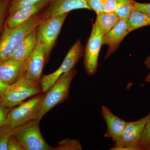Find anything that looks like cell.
<instances>
[{
    "instance_id": "22",
    "label": "cell",
    "mask_w": 150,
    "mask_h": 150,
    "mask_svg": "<svg viewBox=\"0 0 150 150\" xmlns=\"http://www.w3.org/2000/svg\"><path fill=\"white\" fill-rule=\"evenodd\" d=\"M11 0H0V37L5 27L6 19L9 15Z\"/></svg>"
},
{
    "instance_id": "18",
    "label": "cell",
    "mask_w": 150,
    "mask_h": 150,
    "mask_svg": "<svg viewBox=\"0 0 150 150\" xmlns=\"http://www.w3.org/2000/svg\"><path fill=\"white\" fill-rule=\"evenodd\" d=\"M150 25V15L134 9L128 19L129 33L135 30Z\"/></svg>"
},
{
    "instance_id": "1",
    "label": "cell",
    "mask_w": 150,
    "mask_h": 150,
    "mask_svg": "<svg viewBox=\"0 0 150 150\" xmlns=\"http://www.w3.org/2000/svg\"><path fill=\"white\" fill-rule=\"evenodd\" d=\"M77 74L74 68L62 75L54 85L45 93L33 120H40L53 108L68 99L73 79Z\"/></svg>"
},
{
    "instance_id": "27",
    "label": "cell",
    "mask_w": 150,
    "mask_h": 150,
    "mask_svg": "<svg viewBox=\"0 0 150 150\" xmlns=\"http://www.w3.org/2000/svg\"><path fill=\"white\" fill-rule=\"evenodd\" d=\"M12 108L0 104V128L6 123L8 114Z\"/></svg>"
},
{
    "instance_id": "10",
    "label": "cell",
    "mask_w": 150,
    "mask_h": 150,
    "mask_svg": "<svg viewBox=\"0 0 150 150\" xmlns=\"http://www.w3.org/2000/svg\"><path fill=\"white\" fill-rule=\"evenodd\" d=\"M46 62L45 47L42 43H37L32 54L25 61L23 76L28 79L40 82Z\"/></svg>"
},
{
    "instance_id": "12",
    "label": "cell",
    "mask_w": 150,
    "mask_h": 150,
    "mask_svg": "<svg viewBox=\"0 0 150 150\" xmlns=\"http://www.w3.org/2000/svg\"><path fill=\"white\" fill-rule=\"evenodd\" d=\"M25 61L8 58L0 62V81L7 86L16 82L24 75Z\"/></svg>"
},
{
    "instance_id": "23",
    "label": "cell",
    "mask_w": 150,
    "mask_h": 150,
    "mask_svg": "<svg viewBox=\"0 0 150 150\" xmlns=\"http://www.w3.org/2000/svg\"><path fill=\"white\" fill-rule=\"evenodd\" d=\"M11 129L7 124L0 128V150H8V142L12 135Z\"/></svg>"
},
{
    "instance_id": "29",
    "label": "cell",
    "mask_w": 150,
    "mask_h": 150,
    "mask_svg": "<svg viewBox=\"0 0 150 150\" xmlns=\"http://www.w3.org/2000/svg\"><path fill=\"white\" fill-rule=\"evenodd\" d=\"M134 8L150 15V3H141L136 1L134 4Z\"/></svg>"
},
{
    "instance_id": "3",
    "label": "cell",
    "mask_w": 150,
    "mask_h": 150,
    "mask_svg": "<svg viewBox=\"0 0 150 150\" xmlns=\"http://www.w3.org/2000/svg\"><path fill=\"white\" fill-rule=\"evenodd\" d=\"M43 93L40 82L23 76L16 82L8 86L0 97V104L6 107L17 106L27 98Z\"/></svg>"
},
{
    "instance_id": "28",
    "label": "cell",
    "mask_w": 150,
    "mask_h": 150,
    "mask_svg": "<svg viewBox=\"0 0 150 150\" xmlns=\"http://www.w3.org/2000/svg\"><path fill=\"white\" fill-rule=\"evenodd\" d=\"M8 150H23L17 140L11 135L8 142Z\"/></svg>"
},
{
    "instance_id": "11",
    "label": "cell",
    "mask_w": 150,
    "mask_h": 150,
    "mask_svg": "<svg viewBox=\"0 0 150 150\" xmlns=\"http://www.w3.org/2000/svg\"><path fill=\"white\" fill-rule=\"evenodd\" d=\"M78 9L90 10L87 0H50L48 5L43 11V19L69 13Z\"/></svg>"
},
{
    "instance_id": "30",
    "label": "cell",
    "mask_w": 150,
    "mask_h": 150,
    "mask_svg": "<svg viewBox=\"0 0 150 150\" xmlns=\"http://www.w3.org/2000/svg\"><path fill=\"white\" fill-rule=\"evenodd\" d=\"M8 86L6 85L0 81V97L2 95L4 92L6 90Z\"/></svg>"
},
{
    "instance_id": "16",
    "label": "cell",
    "mask_w": 150,
    "mask_h": 150,
    "mask_svg": "<svg viewBox=\"0 0 150 150\" xmlns=\"http://www.w3.org/2000/svg\"><path fill=\"white\" fill-rule=\"evenodd\" d=\"M36 34V28L22 40L7 59L26 61L37 44Z\"/></svg>"
},
{
    "instance_id": "17",
    "label": "cell",
    "mask_w": 150,
    "mask_h": 150,
    "mask_svg": "<svg viewBox=\"0 0 150 150\" xmlns=\"http://www.w3.org/2000/svg\"><path fill=\"white\" fill-rule=\"evenodd\" d=\"M120 20L115 12H104L97 15L95 23L104 35L110 31Z\"/></svg>"
},
{
    "instance_id": "21",
    "label": "cell",
    "mask_w": 150,
    "mask_h": 150,
    "mask_svg": "<svg viewBox=\"0 0 150 150\" xmlns=\"http://www.w3.org/2000/svg\"><path fill=\"white\" fill-rule=\"evenodd\" d=\"M43 0H11L9 15L14 13L20 9L35 4Z\"/></svg>"
},
{
    "instance_id": "26",
    "label": "cell",
    "mask_w": 150,
    "mask_h": 150,
    "mask_svg": "<svg viewBox=\"0 0 150 150\" xmlns=\"http://www.w3.org/2000/svg\"><path fill=\"white\" fill-rule=\"evenodd\" d=\"M118 0H103L104 12H115Z\"/></svg>"
},
{
    "instance_id": "14",
    "label": "cell",
    "mask_w": 150,
    "mask_h": 150,
    "mask_svg": "<svg viewBox=\"0 0 150 150\" xmlns=\"http://www.w3.org/2000/svg\"><path fill=\"white\" fill-rule=\"evenodd\" d=\"M129 33L128 19H120L110 31L103 35V44L108 46L104 60L118 50L122 40Z\"/></svg>"
},
{
    "instance_id": "24",
    "label": "cell",
    "mask_w": 150,
    "mask_h": 150,
    "mask_svg": "<svg viewBox=\"0 0 150 150\" xmlns=\"http://www.w3.org/2000/svg\"><path fill=\"white\" fill-rule=\"evenodd\" d=\"M150 144V112L148 114V117L144 129L142 134L141 142V149L145 150V148Z\"/></svg>"
},
{
    "instance_id": "31",
    "label": "cell",
    "mask_w": 150,
    "mask_h": 150,
    "mask_svg": "<svg viewBox=\"0 0 150 150\" xmlns=\"http://www.w3.org/2000/svg\"><path fill=\"white\" fill-rule=\"evenodd\" d=\"M144 63L147 67L148 69H150V55L146 58V60L144 62ZM148 76H150V72Z\"/></svg>"
},
{
    "instance_id": "4",
    "label": "cell",
    "mask_w": 150,
    "mask_h": 150,
    "mask_svg": "<svg viewBox=\"0 0 150 150\" xmlns=\"http://www.w3.org/2000/svg\"><path fill=\"white\" fill-rule=\"evenodd\" d=\"M40 120H32L12 128V135L19 142L23 150H52L41 134Z\"/></svg>"
},
{
    "instance_id": "15",
    "label": "cell",
    "mask_w": 150,
    "mask_h": 150,
    "mask_svg": "<svg viewBox=\"0 0 150 150\" xmlns=\"http://www.w3.org/2000/svg\"><path fill=\"white\" fill-rule=\"evenodd\" d=\"M101 114L107 126V132L105 134V138H110L116 142L121 138L127 124L126 121L113 114L107 107L103 105Z\"/></svg>"
},
{
    "instance_id": "2",
    "label": "cell",
    "mask_w": 150,
    "mask_h": 150,
    "mask_svg": "<svg viewBox=\"0 0 150 150\" xmlns=\"http://www.w3.org/2000/svg\"><path fill=\"white\" fill-rule=\"evenodd\" d=\"M43 11L17 27H4L0 37V62L7 59L22 40L37 28L43 19Z\"/></svg>"
},
{
    "instance_id": "7",
    "label": "cell",
    "mask_w": 150,
    "mask_h": 150,
    "mask_svg": "<svg viewBox=\"0 0 150 150\" xmlns=\"http://www.w3.org/2000/svg\"><path fill=\"white\" fill-rule=\"evenodd\" d=\"M148 115L138 121L127 122L121 138L111 150H142L141 142Z\"/></svg>"
},
{
    "instance_id": "20",
    "label": "cell",
    "mask_w": 150,
    "mask_h": 150,
    "mask_svg": "<svg viewBox=\"0 0 150 150\" xmlns=\"http://www.w3.org/2000/svg\"><path fill=\"white\" fill-rule=\"evenodd\" d=\"M80 142L75 139H66L59 142L56 147L52 148V150H81Z\"/></svg>"
},
{
    "instance_id": "6",
    "label": "cell",
    "mask_w": 150,
    "mask_h": 150,
    "mask_svg": "<svg viewBox=\"0 0 150 150\" xmlns=\"http://www.w3.org/2000/svg\"><path fill=\"white\" fill-rule=\"evenodd\" d=\"M84 50L81 39H78L70 48L59 69L54 72L42 76L40 84L43 93L48 91L62 75L74 68L79 59L83 56Z\"/></svg>"
},
{
    "instance_id": "32",
    "label": "cell",
    "mask_w": 150,
    "mask_h": 150,
    "mask_svg": "<svg viewBox=\"0 0 150 150\" xmlns=\"http://www.w3.org/2000/svg\"><path fill=\"white\" fill-rule=\"evenodd\" d=\"M146 81L147 82H150V76H147L146 79Z\"/></svg>"
},
{
    "instance_id": "19",
    "label": "cell",
    "mask_w": 150,
    "mask_h": 150,
    "mask_svg": "<svg viewBox=\"0 0 150 150\" xmlns=\"http://www.w3.org/2000/svg\"><path fill=\"white\" fill-rule=\"evenodd\" d=\"M134 0H118L115 13L120 19H128L134 8Z\"/></svg>"
},
{
    "instance_id": "13",
    "label": "cell",
    "mask_w": 150,
    "mask_h": 150,
    "mask_svg": "<svg viewBox=\"0 0 150 150\" xmlns=\"http://www.w3.org/2000/svg\"><path fill=\"white\" fill-rule=\"evenodd\" d=\"M49 1L43 0L20 9L14 13L8 15L6 19L5 27L13 28L21 25L46 8Z\"/></svg>"
},
{
    "instance_id": "5",
    "label": "cell",
    "mask_w": 150,
    "mask_h": 150,
    "mask_svg": "<svg viewBox=\"0 0 150 150\" xmlns=\"http://www.w3.org/2000/svg\"><path fill=\"white\" fill-rule=\"evenodd\" d=\"M69 14L43 19L38 25L36 34L37 42L42 43L45 47L46 62L49 59Z\"/></svg>"
},
{
    "instance_id": "8",
    "label": "cell",
    "mask_w": 150,
    "mask_h": 150,
    "mask_svg": "<svg viewBox=\"0 0 150 150\" xmlns=\"http://www.w3.org/2000/svg\"><path fill=\"white\" fill-rule=\"evenodd\" d=\"M103 36L95 23L86 44L83 52V65L87 74L90 76L96 74L98 67V56L103 44Z\"/></svg>"
},
{
    "instance_id": "33",
    "label": "cell",
    "mask_w": 150,
    "mask_h": 150,
    "mask_svg": "<svg viewBox=\"0 0 150 150\" xmlns=\"http://www.w3.org/2000/svg\"><path fill=\"white\" fill-rule=\"evenodd\" d=\"M145 150H150V144L145 147Z\"/></svg>"
},
{
    "instance_id": "9",
    "label": "cell",
    "mask_w": 150,
    "mask_h": 150,
    "mask_svg": "<svg viewBox=\"0 0 150 150\" xmlns=\"http://www.w3.org/2000/svg\"><path fill=\"white\" fill-rule=\"evenodd\" d=\"M44 94L38 95L31 99L12 108L8 112L6 124L13 128L33 120L40 106Z\"/></svg>"
},
{
    "instance_id": "25",
    "label": "cell",
    "mask_w": 150,
    "mask_h": 150,
    "mask_svg": "<svg viewBox=\"0 0 150 150\" xmlns=\"http://www.w3.org/2000/svg\"><path fill=\"white\" fill-rule=\"evenodd\" d=\"M91 10L95 12L97 15L104 13L103 0H87Z\"/></svg>"
}]
</instances>
